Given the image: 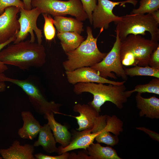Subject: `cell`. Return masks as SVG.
Wrapping results in <instances>:
<instances>
[{"instance_id": "obj_23", "label": "cell", "mask_w": 159, "mask_h": 159, "mask_svg": "<svg viewBox=\"0 0 159 159\" xmlns=\"http://www.w3.org/2000/svg\"><path fill=\"white\" fill-rule=\"evenodd\" d=\"M57 36L65 52L75 49L84 40L83 36L75 32H57Z\"/></svg>"}, {"instance_id": "obj_36", "label": "cell", "mask_w": 159, "mask_h": 159, "mask_svg": "<svg viewBox=\"0 0 159 159\" xmlns=\"http://www.w3.org/2000/svg\"><path fill=\"white\" fill-rule=\"evenodd\" d=\"M6 85L4 82H0V92H3L5 90L6 88Z\"/></svg>"}, {"instance_id": "obj_29", "label": "cell", "mask_w": 159, "mask_h": 159, "mask_svg": "<svg viewBox=\"0 0 159 159\" xmlns=\"http://www.w3.org/2000/svg\"><path fill=\"white\" fill-rule=\"evenodd\" d=\"M12 6L24 8V3L21 0H0V15L6 8Z\"/></svg>"}, {"instance_id": "obj_8", "label": "cell", "mask_w": 159, "mask_h": 159, "mask_svg": "<svg viewBox=\"0 0 159 159\" xmlns=\"http://www.w3.org/2000/svg\"><path fill=\"white\" fill-rule=\"evenodd\" d=\"M115 32L116 40L111 50L101 61L90 67L96 71L103 78L109 77L116 79L117 76L126 81L128 78L120 57V40L117 31L115 30Z\"/></svg>"}, {"instance_id": "obj_17", "label": "cell", "mask_w": 159, "mask_h": 159, "mask_svg": "<svg viewBox=\"0 0 159 159\" xmlns=\"http://www.w3.org/2000/svg\"><path fill=\"white\" fill-rule=\"evenodd\" d=\"M107 115H100L95 118L91 132L97 133L95 139L98 143L114 146L118 143L119 139L117 136L112 135L109 131L107 127Z\"/></svg>"}, {"instance_id": "obj_25", "label": "cell", "mask_w": 159, "mask_h": 159, "mask_svg": "<svg viewBox=\"0 0 159 159\" xmlns=\"http://www.w3.org/2000/svg\"><path fill=\"white\" fill-rule=\"evenodd\" d=\"M140 3L139 7L133 9L131 14L151 13L159 8V0H141Z\"/></svg>"}, {"instance_id": "obj_26", "label": "cell", "mask_w": 159, "mask_h": 159, "mask_svg": "<svg viewBox=\"0 0 159 159\" xmlns=\"http://www.w3.org/2000/svg\"><path fill=\"white\" fill-rule=\"evenodd\" d=\"M132 94L137 92L141 94L148 92L159 95V78H155L152 79L149 83L144 84L136 85L134 89L129 91Z\"/></svg>"}, {"instance_id": "obj_16", "label": "cell", "mask_w": 159, "mask_h": 159, "mask_svg": "<svg viewBox=\"0 0 159 159\" xmlns=\"http://www.w3.org/2000/svg\"><path fill=\"white\" fill-rule=\"evenodd\" d=\"M138 93L135 96L137 107L140 110V117L154 119L159 118V99L153 96L148 98L143 97Z\"/></svg>"}, {"instance_id": "obj_1", "label": "cell", "mask_w": 159, "mask_h": 159, "mask_svg": "<svg viewBox=\"0 0 159 159\" xmlns=\"http://www.w3.org/2000/svg\"><path fill=\"white\" fill-rule=\"evenodd\" d=\"M46 58L44 46L29 40L13 43L0 52L1 61L23 70L42 67L46 62Z\"/></svg>"}, {"instance_id": "obj_37", "label": "cell", "mask_w": 159, "mask_h": 159, "mask_svg": "<svg viewBox=\"0 0 159 159\" xmlns=\"http://www.w3.org/2000/svg\"><path fill=\"white\" fill-rule=\"evenodd\" d=\"M2 158V157H0V159H1Z\"/></svg>"}, {"instance_id": "obj_2", "label": "cell", "mask_w": 159, "mask_h": 159, "mask_svg": "<svg viewBox=\"0 0 159 159\" xmlns=\"http://www.w3.org/2000/svg\"><path fill=\"white\" fill-rule=\"evenodd\" d=\"M93 82H79L74 85L73 92L77 95L88 92L93 95L92 101L88 103L98 112H101V107L106 102H110L119 109L123 107V104L127 101L132 94L124 84L117 85Z\"/></svg>"}, {"instance_id": "obj_15", "label": "cell", "mask_w": 159, "mask_h": 159, "mask_svg": "<svg viewBox=\"0 0 159 159\" xmlns=\"http://www.w3.org/2000/svg\"><path fill=\"white\" fill-rule=\"evenodd\" d=\"M33 145L27 144L20 145L19 142L14 141L7 149H1L0 154L4 159H35Z\"/></svg>"}, {"instance_id": "obj_7", "label": "cell", "mask_w": 159, "mask_h": 159, "mask_svg": "<svg viewBox=\"0 0 159 159\" xmlns=\"http://www.w3.org/2000/svg\"><path fill=\"white\" fill-rule=\"evenodd\" d=\"M8 82L21 87L29 97L30 102L39 114L45 115L53 112L59 113L61 105L54 101L49 102L43 96L39 90L34 84L27 80H20L6 77L3 73L0 74V82Z\"/></svg>"}, {"instance_id": "obj_3", "label": "cell", "mask_w": 159, "mask_h": 159, "mask_svg": "<svg viewBox=\"0 0 159 159\" xmlns=\"http://www.w3.org/2000/svg\"><path fill=\"white\" fill-rule=\"evenodd\" d=\"M159 45L158 42L146 39L140 35L129 34L120 40L121 63L125 66L148 65L151 54Z\"/></svg>"}, {"instance_id": "obj_31", "label": "cell", "mask_w": 159, "mask_h": 159, "mask_svg": "<svg viewBox=\"0 0 159 159\" xmlns=\"http://www.w3.org/2000/svg\"><path fill=\"white\" fill-rule=\"evenodd\" d=\"M69 155L68 153L66 152L57 156H49L40 153L35 154L34 156L37 159H67Z\"/></svg>"}, {"instance_id": "obj_4", "label": "cell", "mask_w": 159, "mask_h": 159, "mask_svg": "<svg viewBox=\"0 0 159 159\" xmlns=\"http://www.w3.org/2000/svg\"><path fill=\"white\" fill-rule=\"evenodd\" d=\"M87 37L76 49L65 52L67 59L62 65L66 71H73L84 67H91L101 61L107 53L101 52L97 45L98 37L94 38L90 26L86 28Z\"/></svg>"}, {"instance_id": "obj_6", "label": "cell", "mask_w": 159, "mask_h": 159, "mask_svg": "<svg viewBox=\"0 0 159 159\" xmlns=\"http://www.w3.org/2000/svg\"><path fill=\"white\" fill-rule=\"evenodd\" d=\"M32 7L37 8L41 14L54 16L70 15L81 21L88 19L80 0H32Z\"/></svg>"}, {"instance_id": "obj_21", "label": "cell", "mask_w": 159, "mask_h": 159, "mask_svg": "<svg viewBox=\"0 0 159 159\" xmlns=\"http://www.w3.org/2000/svg\"><path fill=\"white\" fill-rule=\"evenodd\" d=\"M54 17V24L57 32H75L80 34L84 31L83 23L76 19L63 16Z\"/></svg>"}, {"instance_id": "obj_34", "label": "cell", "mask_w": 159, "mask_h": 159, "mask_svg": "<svg viewBox=\"0 0 159 159\" xmlns=\"http://www.w3.org/2000/svg\"><path fill=\"white\" fill-rule=\"evenodd\" d=\"M32 0H23L24 9L27 10L31 9L32 8L31 3Z\"/></svg>"}, {"instance_id": "obj_27", "label": "cell", "mask_w": 159, "mask_h": 159, "mask_svg": "<svg viewBox=\"0 0 159 159\" xmlns=\"http://www.w3.org/2000/svg\"><path fill=\"white\" fill-rule=\"evenodd\" d=\"M44 20V31L46 40L50 41L53 39L55 35V29L54 26V19L50 15L42 14Z\"/></svg>"}, {"instance_id": "obj_32", "label": "cell", "mask_w": 159, "mask_h": 159, "mask_svg": "<svg viewBox=\"0 0 159 159\" xmlns=\"http://www.w3.org/2000/svg\"><path fill=\"white\" fill-rule=\"evenodd\" d=\"M16 36H14L6 42L2 44H0V52L6 46L8 45L11 42L15 41L16 39ZM8 69V67L6 65L0 61V74H3L5 71Z\"/></svg>"}, {"instance_id": "obj_14", "label": "cell", "mask_w": 159, "mask_h": 159, "mask_svg": "<svg viewBox=\"0 0 159 159\" xmlns=\"http://www.w3.org/2000/svg\"><path fill=\"white\" fill-rule=\"evenodd\" d=\"M73 111L80 114L79 116H73L77 120L79 127L77 130L78 131L92 129L95 118L100 115L99 112L88 103L87 104H75L73 107Z\"/></svg>"}, {"instance_id": "obj_24", "label": "cell", "mask_w": 159, "mask_h": 159, "mask_svg": "<svg viewBox=\"0 0 159 159\" xmlns=\"http://www.w3.org/2000/svg\"><path fill=\"white\" fill-rule=\"evenodd\" d=\"M125 71L126 75L131 77L150 76L159 78V69L152 67L149 65L144 67L136 65L132 68H125Z\"/></svg>"}, {"instance_id": "obj_19", "label": "cell", "mask_w": 159, "mask_h": 159, "mask_svg": "<svg viewBox=\"0 0 159 159\" xmlns=\"http://www.w3.org/2000/svg\"><path fill=\"white\" fill-rule=\"evenodd\" d=\"M54 113L51 112L44 115L48 120L47 124L49 126L56 143L61 144L63 147L69 144L71 139V135L67 127L57 122L55 119Z\"/></svg>"}, {"instance_id": "obj_33", "label": "cell", "mask_w": 159, "mask_h": 159, "mask_svg": "<svg viewBox=\"0 0 159 159\" xmlns=\"http://www.w3.org/2000/svg\"><path fill=\"white\" fill-rule=\"evenodd\" d=\"M68 159H90L89 156L86 154L81 153H79L77 155L75 153H72L71 154H69V155Z\"/></svg>"}, {"instance_id": "obj_11", "label": "cell", "mask_w": 159, "mask_h": 159, "mask_svg": "<svg viewBox=\"0 0 159 159\" xmlns=\"http://www.w3.org/2000/svg\"><path fill=\"white\" fill-rule=\"evenodd\" d=\"M20 8L14 6L6 8L0 15V44L16 36L20 29L17 19Z\"/></svg>"}, {"instance_id": "obj_13", "label": "cell", "mask_w": 159, "mask_h": 159, "mask_svg": "<svg viewBox=\"0 0 159 159\" xmlns=\"http://www.w3.org/2000/svg\"><path fill=\"white\" fill-rule=\"evenodd\" d=\"M91 130L87 129L79 132L75 131L68 145L65 147L61 146L58 148V153L60 155L78 149H83L86 150L90 145L93 143L97 135V133L92 132Z\"/></svg>"}, {"instance_id": "obj_22", "label": "cell", "mask_w": 159, "mask_h": 159, "mask_svg": "<svg viewBox=\"0 0 159 159\" xmlns=\"http://www.w3.org/2000/svg\"><path fill=\"white\" fill-rule=\"evenodd\" d=\"M86 151L90 159H121L116 150L110 147H103L99 143L91 144Z\"/></svg>"}, {"instance_id": "obj_20", "label": "cell", "mask_w": 159, "mask_h": 159, "mask_svg": "<svg viewBox=\"0 0 159 159\" xmlns=\"http://www.w3.org/2000/svg\"><path fill=\"white\" fill-rule=\"evenodd\" d=\"M37 140L34 143V147L41 146L43 150L48 153H57L56 142L51 130L47 124L42 126L39 133Z\"/></svg>"}, {"instance_id": "obj_35", "label": "cell", "mask_w": 159, "mask_h": 159, "mask_svg": "<svg viewBox=\"0 0 159 159\" xmlns=\"http://www.w3.org/2000/svg\"><path fill=\"white\" fill-rule=\"evenodd\" d=\"M154 17L158 22L159 23V10H158L151 13Z\"/></svg>"}, {"instance_id": "obj_18", "label": "cell", "mask_w": 159, "mask_h": 159, "mask_svg": "<svg viewBox=\"0 0 159 159\" xmlns=\"http://www.w3.org/2000/svg\"><path fill=\"white\" fill-rule=\"evenodd\" d=\"M21 116L23 124L19 129L18 134L23 139L32 140L39 134L42 126L30 111L22 112Z\"/></svg>"}, {"instance_id": "obj_30", "label": "cell", "mask_w": 159, "mask_h": 159, "mask_svg": "<svg viewBox=\"0 0 159 159\" xmlns=\"http://www.w3.org/2000/svg\"><path fill=\"white\" fill-rule=\"evenodd\" d=\"M148 65L152 67L159 69V45L151 54Z\"/></svg>"}, {"instance_id": "obj_12", "label": "cell", "mask_w": 159, "mask_h": 159, "mask_svg": "<svg viewBox=\"0 0 159 159\" xmlns=\"http://www.w3.org/2000/svg\"><path fill=\"white\" fill-rule=\"evenodd\" d=\"M65 73L68 82L73 85L79 82H96L120 85L125 82V81L116 82L103 78L96 71L89 67L78 68L72 71H66Z\"/></svg>"}, {"instance_id": "obj_28", "label": "cell", "mask_w": 159, "mask_h": 159, "mask_svg": "<svg viewBox=\"0 0 159 159\" xmlns=\"http://www.w3.org/2000/svg\"><path fill=\"white\" fill-rule=\"evenodd\" d=\"M86 13L90 24L92 25V13L97 4V0H80Z\"/></svg>"}, {"instance_id": "obj_5", "label": "cell", "mask_w": 159, "mask_h": 159, "mask_svg": "<svg viewBox=\"0 0 159 159\" xmlns=\"http://www.w3.org/2000/svg\"><path fill=\"white\" fill-rule=\"evenodd\" d=\"M114 23L120 40L129 34L144 36L145 32H148L151 40L156 42L159 41V23L151 13L127 14L121 16L120 19Z\"/></svg>"}, {"instance_id": "obj_9", "label": "cell", "mask_w": 159, "mask_h": 159, "mask_svg": "<svg viewBox=\"0 0 159 159\" xmlns=\"http://www.w3.org/2000/svg\"><path fill=\"white\" fill-rule=\"evenodd\" d=\"M138 2L136 0H126L120 1H113L110 0H97V3L92 13V24L95 29L100 28V33L107 29L110 24L119 20L121 16L115 15L113 10L117 5L123 6L130 3L135 6Z\"/></svg>"}, {"instance_id": "obj_10", "label": "cell", "mask_w": 159, "mask_h": 159, "mask_svg": "<svg viewBox=\"0 0 159 159\" xmlns=\"http://www.w3.org/2000/svg\"><path fill=\"white\" fill-rule=\"evenodd\" d=\"M20 16L18 20L20 24V29L16 35V39L13 42L16 43L24 41L29 33L31 35V42H34V32L37 40V43L41 44L42 42V30L37 26V19L41 13L37 8H34L29 10L24 8H20Z\"/></svg>"}]
</instances>
